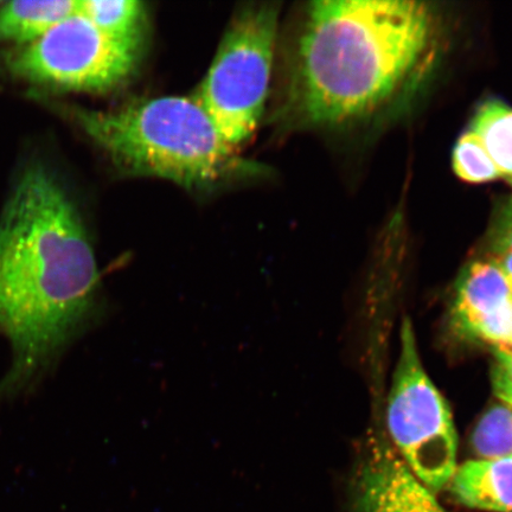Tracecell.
Segmentation results:
<instances>
[{"label": "cell", "mask_w": 512, "mask_h": 512, "mask_svg": "<svg viewBox=\"0 0 512 512\" xmlns=\"http://www.w3.org/2000/svg\"><path fill=\"white\" fill-rule=\"evenodd\" d=\"M444 44L430 3L313 2L281 115L296 128H342L399 111L430 81Z\"/></svg>", "instance_id": "6da1fadb"}, {"label": "cell", "mask_w": 512, "mask_h": 512, "mask_svg": "<svg viewBox=\"0 0 512 512\" xmlns=\"http://www.w3.org/2000/svg\"><path fill=\"white\" fill-rule=\"evenodd\" d=\"M99 287L78 209L47 168L29 165L0 215V331L12 350L0 399L47 373L95 317Z\"/></svg>", "instance_id": "7a4b0ae2"}, {"label": "cell", "mask_w": 512, "mask_h": 512, "mask_svg": "<svg viewBox=\"0 0 512 512\" xmlns=\"http://www.w3.org/2000/svg\"><path fill=\"white\" fill-rule=\"evenodd\" d=\"M70 114L126 174L209 190L262 172L223 139L195 96H163L115 111L73 107Z\"/></svg>", "instance_id": "3957f363"}, {"label": "cell", "mask_w": 512, "mask_h": 512, "mask_svg": "<svg viewBox=\"0 0 512 512\" xmlns=\"http://www.w3.org/2000/svg\"><path fill=\"white\" fill-rule=\"evenodd\" d=\"M278 21L275 3L241 10L195 96L233 147L253 136L264 115Z\"/></svg>", "instance_id": "277c9868"}, {"label": "cell", "mask_w": 512, "mask_h": 512, "mask_svg": "<svg viewBox=\"0 0 512 512\" xmlns=\"http://www.w3.org/2000/svg\"><path fill=\"white\" fill-rule=\"evenodd\" d=\"M387 419L390 438L413 475L433 494L446 488L457 470L456 427L443 395L422 366L408 318L401 326Z\"/></svg>", "instance_id": "5b68a950"}, {"label": "cell", "mask_w": 512, "mask_h": 512, "mask_svg": "<svg viewBox=\"0 0 512 512\" xmlns=\"http://www.w3.org/2000/svg\"><path fill=\"white\" fill-rule=\"evenodd\" d=\"M138 50L108 37L79 12L12 51L8 68L18 79L53 91L106 92L130 78Z\"/></svg>", "instance_id": "8992f818"}, {"label": "cell", "mask_w": 512, "mask_h": 512, "mask_svg": "<svg viewBox=\"0 0 512 512\" xmlns=\"http://www.w3.org/2000/svg\"><path fill=\"white\" fill-rule=\"evenodd\" d=\"M453 323L492 348L512 347V288L494 259L470 262L458 279Z\"/></svg>", "instance_id": "52a82bcc"}, {"label": "cell", "mask_w": 512, "mask_h": 512, "mask_svg": "<svg viewBox=\"0 0 512 512\" xmlns=\"http://www.w3.org/2000/svg\"><path fill=\"white\" fill-rule=\"evenodd\" d=\"M354 494L355 512H448L381 439L369 445Z\"/></svg>", "instance_id": "ba28073f"}, {"label": "cell", "mask_w": 512, "mask_h": 512, "mask_svg": "<svg viewBox=\"0 0 512 512\" xmlns=\"http://www.w3.org/2000/svg\"><path fill=\"white\" fill-rule=\"evenodd\" d=\"M448 486L465 507L512 512V458L470 460L457 466Z\"/></svg>", "instance_id": "9c48e42d"}, {"label": "cell", "mask_w": 512, "mask_h": 512, "mask_svg": "<svg viewBox=\"0 0 512 512\" xmlns=\"http://www.w3.org/2000/svg\"><path fill=\"white\" fill-rule=\"evenodd\" d=\"M80 12V0H16L0 6V43L29 46Z\"/></svg>", "instance_id": "30bf717a"}, {"label": "cell", "mask_w": 512, "mask_h": 512, "mask_svg": "<svg viewBox=\"0 0 512 512\" xmlns=\"http://www.w3.org/2000/svg\"><path fill=\"white\" fill-rule=\"evenodd\" d=\"M469 130L488 152L499 179L512 187V107L502 100H485L477 107Z\"/></svg>", "instance_id": "8fae6325"}, {"label": "cell", "mask_w": 512, "mask_h": 512, "mask_svg": "<svg viewBox=\"0 0 512 512\" xmlns=\"http://www.w3.org/2000/svg\"><path fill=\"white\" fill-rule=\"evenodd\" d=\"M80 14L113 40L139 49L146 18L144 3L138 0H83Z\"/></svg>", "instance_id": "7c38bea8"}, {"label": "cell", "mask_w": 512, "mask_h": 512, "mask_svg": "<svg viewBox=\"0 0 512 512\" xmlns=\"http://www.w3.org/2000/svg\"><path fill=\"white\" fill-rule=\"evenodd\" d=\"M472 448L478 459L512 458V409L501 402L479 420L472 434Z\"/></svg>", "instance_id": "4fadbf2b"}, {"label": "cell", "mask_w": 512, "mask_h": 512, "mask_svg": "<svg viewBox=\"0 0 512 512\" xmlns=\"http://www.w3.org/2000/svg\"><path fill=\"white\" fill-rule=\"evenodd\" d=\"M452 164L456 175L465 182L484 184L499 179L494 162L480 143L476 133L469 128L454 146Z\"/></svg>", "instance_id": "5bb4252c"}, {"label": "cell", "mask_w": 512, "mask_h": 512, "mask_svg": "<svg viewBox=\"0 0 512 512\" xmlns=\"http://www.w3.org/2000/svg\"><path fill=\"white\" fill-rule=\"evenodd\" d=\"M489 247L492 255L512 252V196L496 211L489 232Z\"/></svg>", "instance_id": "9a60e30c"}, {"label": "cell", "mask_w": 512, "mask_h": 512, "mask_svg": "<svg viewBox=\"0 0 512 512\" xmlns=\"http://www.w3.org/2000/svg\"><path fill=\"white\" fill-rule=\"evenodd\" d=\"M492 388L496 398L512 409V386L497 367L492 370Z\"/></svg>", "instance_id": "2e32d148"}, {"label": "cell", "mask_w": 512, "mask_h": 512, "mask_svg": "<svg viewBox=\"0 0 512 512\" xmlns=\"http://www.w3.org/2000/svg\"><path fill=\"white\" fill-rule=\"evenodd\" d=\"M494 349L496 358L495 367L502 371L512 386V347H497Z\"/></svg>", "instance_id": "e0dca14e"}, {"label": "cell", "mask_w": 512, "mask_h": 512, "mask_svg": "<svg viewBox=\"0 0 512 512\" xmlns=\"http://www.w3.org/2000/svg\"><path fill=\"white\" fill-rule=\"evenodd\" d=\"M495 260L497 266L501 268L504 277L507 278L510 287L512 288V252H504L491 255Z\"/></svg>", "instance_id": "ac0fdd59"}, {"label": "cell", "mask_w": 512, "mask_h": 512, "mask_svg": "<svg viewBox=\"0 0 512 512\" xmlns=\"http://www.w3.org/2000/svg\"><path fill=\"white\" fill-rule=\"evenodd\" d=\"M3 3H4V2H2V0H0V6H2V5H3Z\"/></svg>", "instance_id": "d6986e66"}]
</instances>
